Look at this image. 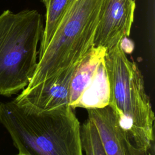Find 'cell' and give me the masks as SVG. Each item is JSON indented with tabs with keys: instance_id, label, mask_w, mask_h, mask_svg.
Returning a JSON list of instances; mask_svg holds the SVG:
<instances>
[{
	"instance_id": "7a4b0ae2",
	"label": "cell",
	"mask_w": 155,
	"mask_h": 155,
	"mask_svg": "<svg viewBox=\"0 0 155 155\" xmlns=\"http://www.w3.org/2000/svg\"><path fill=\"white\" fill-rule=\"evenodd\" d=\"M104 65L109 82L108 105L122 128L138 148L154 142V113L136 63L130 61L121 41L106 50Z\"/></svg>"
},
{
	"instance_id": "52a82bcc",
	"label": "cell",
	"mask_w": 155,
	"mask_h": 155,
	"mask_svg": "<svg viewBox=\"0 0 155 155\" xmlns=\"http://www.w3.org/2000/svg\"><path fill=\"white\" fill-rule=\"evenodd\" d=\"M77 66L68 68L34 86L25 87L13 101L20 106L38 110L69 105L70 85Z\"/></svg>"
},
{
	"instance_id": "7c38bea8",
	"label": "cell",
	"mask_w": 155,
	"mask_h": 155,
	"mask_svg": "<svg viewBox=\"0 0 155 155\" xmlns=\"http://www.w3.org/2000/svg\"><path fill=\"white\" fill-rule=\"evenodd\" d=\"M16 155H27V154H23V153H18V154H16Z\"/></svg>"
},
{
	"instance_id": "ba28073f",
	"label": "cell",
	"mask_w": 155,
	"mask_h": 155,
	"mask_svg": "<svg viewBox=\"0 0 155 155\" xmlns=\"http://www.w3.org/2000/svg\"><path fill=\"white\" fill-rule=\"evenodd\" d=\"M87 110L88 118L96 127L106 155H132L133 143L110 105Z\"/></svg>"
},
{
	"instance_id": "30bf717a",
	"label": "cell",
	"mask_w": 155,
	"mask_h": 155,
	"mask_svg": "<svg viewBox=\"0 0 155 155\" xmlns=\"http://www.w3.org/2000/svg\"><path fill=\"white\" fill-rule=\"evenodd\" d=\"M81 140L85 155H106L96 127L88 118L81 126Z\"/></svg>"
},
{
	"instance_id": "9c48e42d",
	"label": "cell",
	"mask_w": 155,
	"mask_h": 155,
	"mask_svg": "<svg viewBox=\"0 0 155 155\" xmlns=\"http://www.w3.org/2000/svg\"><path fill=\"white\" fill-rule=\"evenodd\" d=\"M73 0H42L45 12V22L43 28L38 54L44 51L58 24Z\"/></svg>"
},
{
	"instance_id": "277c9868",
	"label": "cell",
	"mask_w": 155,
	"mask_h": 155,
	"mask_svg": "<svg viewBox=\"0 0 155 155\" xmlns=\"http://www.w3.org/2000/svg\"><path fill=\"white\" fill-rule=\"evenodd\" d=\"M43 31L36 10L0 15V94L10 97L25 88L37 65L38 45Z\"/></svg>"
},
{
	"instance_id": "3957f363",
	"label": "cell",
	"mask_w": 155,
	"mask_h": 155,
	"mask_svg": "<svg viewBox=\"0 0 155 155\" xmlns=\"http://www.w3.org/2000/svg\"><path fill=\"white\" fill-rule=\"evenodd\" d=\"M102 0H73L38 61L26 87L77 66L94 48Z\"/></svg>"
},
{
	"instance_id": "8992f818",
	"label": "cell",
	"mask_w": 155,
	"mask_h": 155,
	"mask_svg": "<svg viewBox=\"0 0 155 155\" xmlns=\"http://www.w3.org/2000/svg\"><path fill=\"white\" fill-rule=\"evenodd\" d=\"M136 3V0H102L95 47L107 50L130 36Z\"/></svg>"
},
{
	"instance_id": "6da1fadb",
	"label": "cell",
	"mask_w": 155,
	"mask_h": 155,
	"mask_svg": "<svg viewBox=\"0 0 155 155\" xmlns=\"http://www.w3.org/2000/svg\"><path fill=\"white\" fill-rule=\"evenodd\" d=\"M0 122L19 153L84 155L81 126L70 105L49 110L0 102Z\"/></svg>"
},
{
	"instance_id": "5b68a950",
	"label": "cell",
	"mask_w": 155,
	"mask_h": 155,
	"mask_svg": "<svg viewBox=\"0 0 155 155\" xmlns=\"http://www.w3.org/2000/svg\"><path fill=\"white\" fill-rule=\"evenodd\" d=\"M106 49L94 47L79 64L73 74L69 105L73 109L99 108L108 105L109 82L104 65Z\"/></svg>"
},
{
	"instance_id": "8fae6325",
	"label": "cell",
	"mask_w": 155,
	"mask_h": 155,
	"mask_svg": "<svg viewBox=\"0 0 155 155\" xmlns=\"http://www.w3.org/2000/svg\"><path fill=\"white\" fill-rule=\"evenodd\" d=\"M132 155H155V143L151 144L146 148H140L136 147L134 143L131 147Z\"/></svg>"
}]
</instances>
